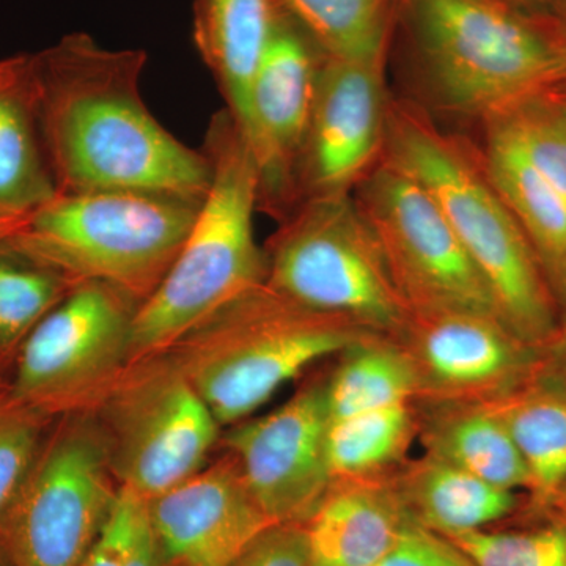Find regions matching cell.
Segmentation results:
<instances>
[{
  "label": "cell",
  "instance_id": "1",
  "mask_svg": "<svg viewBox=\"0 0 566 566\" xmlns=\"http://www.w3.org/2000/svg\"><path fill=\"white\" fill-rule=\"evenodd\" d=\"M41 137L57 192L148 191L202 200L203 151L156 120L140 93L147 54L70 33L31 55Z\"/></svg>",
  "mask_w": 566,
  "mask_h": 566
},
{
  "label": "cell",
  "instance_id": "2",
  "mask_svg": "<svg viewBox=\"0 0 566 566\" xmlns=\"http://www.w3.org/2000/svg\"><path fill=\"white\" fill-rule=\"evenodd\" d=\"M392 46L439 106L493 120L566 85V29L510 0H400Z\"/></svg>",
  "mask_w": 566,
  "mask_h": 566
},
{
  "label": "cell",
  "instance_id": "3",
  "mask_svg": "<svg viewBox=\"0 0 566 566\" xmlns=\"http://www.w3.org/2000/svg\"><path fill=\"white\" fill-rule=\"evenodd\" d=\"M382 158L433 196L485 279L501 322L535 348L549 345L562 307L531 241L491 181L482 153L439 128L422 107L390 102Z\"/></svg>",
  "mask_w": 566,
  "mask_h": 566
},
{
  "label": "cell",
  "instance_id": "4",
  "mask_svg": "<svg viewBox=\"0 0 566 566\" xmlns=\"http://www.w3.org/2000/svg\"><path fill=\"white\" fill-rule=\"evenodd\" d=\"M202 151L210 188L172 268L134 315L129 364L169 352L266 279V256L253 233L260 170L229 112L211 118Z\"/></svg>",
  "mask_w": 566,
  "mask_h": 566
},
{
  "label": "cell",
  "instance_id": "5",
  "mask_svg": "<svg viewBox=\"0 0 566 566\" xmlns=\"http://www.w3.org/2000/svg\"><path fill=\"white\" fill-rule=\"evenodd\" d=\"M376 334L346 316L296 303L263 283L163 354L219 423L234 424L312 364Z\"/></svg>",
  "mask_w": 566,
  "mask_h": 566
},
{
  "label": "cell",
  "instance_id": "6",
  "mask_svg": "<svg viewBox=\"0 0 566 566\" xmlns=\"http://www.w3.org/2000/svg\"><path fill=\"white\" fill-rule=\"evenodd\" d=\"M202 200L148 191L57 192L9 241L74 283H106L140 305L172 268Z\"/></svg>",
  "mask_w": 566,
  "mask_h": 566
},
{
  "label": "cell",
  "instance_id": "7",
  "mask_svg": "<svg viewBox=\"0 0 566 566\" xmlns=\"http://www.w3.org/2000/svg\"><path fill=\"white\" fill-rule=\"evenodd\" d=\"M264 256V283L315 311L346 316L392 338L411 315L352 193L297 203Z\"/></svg>",
  "mask_w": 566,
  "mask_h": 566
},
{
  "label": "cell",
  "instance_id": "8",
  "mask_svg": "<svg viewBox=\"0 0 566 566\" xmlns=\"http://www.w3.org/2000/svg\"><path fill=\"white\" fill-rule=\"evenodd\" d=\"M115 483L96 412L59 416L0 536L11 566H80L117 504Z\"/></svg>",
  "mask_w": 566,
  "mask_h": 566
},
{
  "label": "cell",
  "instance_id": "9",
  "mask_svg": "<svg viewBox=\"0 0 566 566\" xmlns=\"http://www.w3.org/2000/svg\"><path fill=\"white\" fill-rule=\"evenodd\" d=\"M95 412L118 486L145 502L203 469L222 427L166 354L129 364Z\"/></svg>",
  "mask_w": 566,
  "mask_h": 566
},
{
  "label": "cell",
  "instance_id": "10",
  "mask_svg": "<svg viewBox=\"0 0 566 566\" xmlns=\"http://www.w3.org/2000/svg\"><path fill=\"white\" fill-rule=\"evenodd\" d=\"M137 308L106 283H77L21 345L10 392L54 417L91 411L129 365Z\"/></svg>",
  "mask_w": 566,
  "mask_h": 566
},
{
  "label": "cell",
  "instance_id": "11",
  "mask_svg": "<svg viewBox=\"0 0 566 566\" xmlns=\"http://www.w3.org/2000/svg\"><path fill=\"white\" fill-rule=\"evenodd\" d=\"M352 196L411 314L480 312L499 318L485 279L415 177L382 158Z\"/></svg>",
  "mask_w": 566,
  "mask_h": 566
},
{
  "label": "cell",
  "instance_id": "12",
  "mask_svg": "<svg viewBox=\"0 0 566 566\" xmlns=\"http://www.w3.org/2000/svg\"><path fill=\"white\" fill-rule=\"evenodd\" d=\"M412 365L417 403H494L534 381L543 349L480 312L409 315L395 337Z\"/></svg>",
  "mask_w": 566,
  "mask_h": 566
},
{
  "label": "cell",
  "instance_id": "13",
  "mask_svg": "<svg viewBox=\"0 0 566 566\" xmlns=\"http://www.w3.org/2000/svg\"><path fill=\"white\" fill-rule=\"evenodd\" d=\"M387 54L319 59L311 128L296 170V197L352 193L385 155Z\"/></svg>",
  "mask_w": 566,
  "mask_h": 566
},
{
  "label": "cell",
  "instance_id": "14",
  "mask_svg": "<svg viewBox=\"0 0 566 566\" xmlns=\"http://www.w3.org/2000/svg\"><path fill=\"white\" fill-rule=\"evenodd\" d=\"M326 381L303 387L273 412L234 423L227 452L275 524H304L333 485Z\"/></svg>",
  "mask_w": 566,
  "mask_h": 566
},
{
  "label": "cell",
  "instance_id": "15",
  "mask_svg": "<svg viewBox=\"0 0 566 566\" xmlns=\"http://www.w3.org/2000/svg\"><path fill=\"white\" fill-rule=\"evenodd\" d=\"M319 59L312 41L277 11L273 35L251 87L244 139L262 180L260 208L285 218L297 205L296 170L314 111Z\"/></svg>",
  "mask_w": 566,
  "mask_h": 566
},
{
  "label": "cell",
  "instance_id": "16",
  "mask_svg": "<svg viewBox=\"0 0 566 566\" xmlns=\"http://www.w3.org/2000/svg\"><path fill=\"white\" fill-rule=\"evenodd\" d=\"M145 509L166 566H230L275 524L253 497L229 452L145 502Z\"/></svg>",
  "mask_w": 566,
  "mask_h": 566
},
{
  "label": "cell",
  "instance_id": "17",
  "mask_svg": "<svg viewBox=\"0 0 566 566\" xmlns=\"http://www.w3.org/2000/svg\"><path fill=\"white\" fill-rule=\"evenodd\" d=\"M411 521L390 474L334 480L303 528L314 566H378Z\"/></svg>",
  "mask_w": 566,
  "mask_h": 566
},
{
  "label": "cell",
  "instance_id": "18",
  "mask_svg": "<svg viewBox=\"0 0 566 566\" xmlns=\"http://www.w3.org/2000/svg\"><path fill=\"white\" fill-rule=\"evenodd\" d=\"M277 20L275 0H196L193 43L245 136L251 87Z\"/></svg>",
  "mask_w": 566,
  "mask_h": 566
},
{
  "label": "cell",
  "instance_id": "19",
  "mask_svg": "<svg viewBox=\"0 0 566 566\" xmlns=\"http://www.w3.org/2000/svg\"><path fill=\"white\" fill-rule=\"evenodd\" d=\"M394 485L411 520L444 536L493 526L521 505L517 491L495 486L427 453L405 461L394 472Z\"/></svg>",
  "mask_w": 566,
  "mask_h": 566
},
{
  "label": "cell",
  "instance_id": "20",
  "mask_svg": "<svg viewBox=\"0 0 566 566\" xmlns=\"http://www.w3.org/2000/svg\"><path fill=\"white\" fill-rule=\"evenodd\" d=\"M417 438L427 455L505 490L527 491L526 464L490 405L416 403Z\"/></svg>",
  "mask_w": 566,
  "mask_h": 566
},
{
  "label": "cell",
  "instance_id": "21",
  "mask_svg": "<svg viewBox=\"0 0 566 566\" xmlns=\"http://www.w3.org/2000/svg\"><path fill=\"white\" fill-rule=\"evenodd\" d=\"M55 196L36 115L31 55H14L0 61V211H35Z\"/></svg>",
  "mask_w": 566,
  "mask_h": 566
},
{
  "label": "cell",
  "instance_id": "22",
  "mask_svg": "<svg viewBox=\"0 0 566 566\" xmlns=\"http://www.w3.org/2000/svg\"><path fill=\"white\" fill-rule=\"evenodd\" d=\"M482 151L491 181L524 230L562 312L566 308V191L497 134Z\"/></svg>",
  "mask_w": 566,
  "mask_h": 566
},
{
  "label": "cell",
  "instance_id": "23",
  "mask_svg": "<svg viewBox=\"0 0 566 566\" xmlns=\"http://www.w3.org/2000/svg\"><path fill=\"white\" fill-rule=\"evenodd\" d=\"M490 405L526 464L527 493L546 513L566 483V394L534 379Z\"/></svg>",
  "mask_w": 566,
  "mask_h": 566
},
{
  "label": "cell",
  "instance_id": "24",
  "mask_svg": "<svg viewBox=\"0 0 566 566\" xmlns=\"http://www.w3.org/2000/svg\"><path fill=\"white\" fill-rule=\"evenodd\" d=\"M400 0H275L323 57L359 59L392 46Z\"/></svg>",
  "mask_w": 566,
  "mask_h": 566
},
{
  "label": "cell",
  "instance_id": "25",
  "mask_svg": "<svg viewBox=\"0 0 566 566\" xmlns=\"http://www.w3.org/2000/svg\"><path fill=\"white\" fill-rule=\"evenodd\" d=\"M331 419L385 408L417 403L412 365L398 342L371 335L342 353L340 364L326 379Z\"/></svg>",
  "mask_w": 566,
  "mask_h": 566
},
{
  "label": "cell",
  "instance_id": "26",
  "mask_svg": "<svg viewBox=\"0 0 566 566\" xmlns=\"http://www.w3.org/2000/svg\"><path fill=\"white\" fill-rule=\"evenodd\" d=\"M417 438L416 403L385 406L331 419L327 458L334 480L390 475Z\"/></svg>",
  "mask_w": 566,
  "mask_h": 566
},
{
  "label": "cell",
  "instance_id": "27",
  "mask_svg": "<svg viewBox=\"0 0 566 566\" xmlns=\"http://www.w3.org/2000/svg\"><path fill=\"white\" fill-rule=\"evenodd\" d=\"M76 285L10 241L0 244V364H13L33 327Z\"/></svg>",
  "mask_w": 566,
  "mask_h": 566
},
{
  "label": "cell",
  "instance_id": "28",
  "mask_svg": "<svg viewBox=\"0 0 566 566\" xmlns=\"http://www.w3.org/2000/svg\"><path fill=\"white\" fill-rule=\"evenodd\" d=\"M55 419L0 387V536Z\"/></svg>",
  "mask_w": 566,
  "mask_h": 566
},
{
  "label": "cell",
  "instance_id": "29",
  "mask_svg": "<svg viewBox=\"0 0 566 566\" xmlns=\"http://www.w3.org/2000/svg\"><path fill=\"white\" fill-rule=\"evenodd\" d=\"M475 566H566V526L553 520L526 531H480L446 536Z\"/></svg>",
  "mask_w": 566,
  "mask_h": 566
},
{
  "label": "cell",
  "instance_id": "30",
  "mask_svg": "<svg viewBox=\"0 0 566 566\" xmlns=\"http://www.w3.org/2000/svg\"><path fill=\"white\" fill-rule=\"evenodd\" d=\"M378 566H475L463 551L444 535L411 521Z\"/></svg>",
  "mask_w": 566,
  "mask_h": 566
},
{
  "label": "cell",
  "instance_id": "31",
  "mask_svg": "<svg viewBox=\"0 0 566 566\" xmlns=\"http://www.w3.org/2000/svg\"><path fill=\"white\" fill-rule=\"evenodd\" d=\"M230 566H314L303 524H274Z\"/></svg>",
  "mask_w": 566,
  "mask_h": 566
},
{
  "label": "cell",
  "instance_id": "32",
  "mask_svg": "<svg viewBox=\"0 0 566 566\" xmlns=\"http://www.w3.org/2000/svg\"><path fill=\"white\" fill-rule=\"evenodd\" d=\"M142 504L144 501L140 497L120 488L117 504L112 510L102 535L80 566H125L129 538Z\"/></svg>",
  "mask_w": 566,
  "mask_h": 566
},
{
  "label": "cell",
  "instance_id": "33",
  "mask_svg": "<svg viewBox=\"0 0 566 566\" xmlns=\"http://www.w3.org/2000/svg\"><path fill=\"white\" fill-rule=\"evenodd\" d=\"M535 379L566 394V308L562 312L557 334L549 345L543 348L542 364Z\"/></svg>",
  "mask_w": 566,
  "mask_h": 566
},
{
  "label": "cell",
  "instance_id": "34",
  "mask_svg": "<svg viewBox=\"0 0 566 566\" xmlns=\"http://www.w3.org/2000/svg\"><path fill=\"white\" fill-rule=\"evenodd\" d=\"M125 566H163L158 547H156L155 538H153L150 524H148L145 501L140 506L136 523H134Z\"/></svg>",
  "mask_w": 566,
  "mask_h": 566
},
{
  "label": "cell",
  "instance_id": "35",
  "mask_svg": "<svg viewBox=\"0 0 566 566\" xmlns=\"http://www.w3.org/2000/svg\"><path fill=\"white\" fill-rule=\"evenodd\" d=\"M33 211L31 212H10L0 211V244L9 241L14 234L21 232L28 222L31 221Z\"/></svg>",
  "mask_w": 566,
  "mask_h": 566
},
{
  "label": "cell",
  "instance_id": "36",
  "mask_svg": "<svg viewBox=\"0 0 566 566\" xmlns=\"http://www.w3.org/2000/svg\"><path fill=\"white\" fill-rule=\"evenodd\" d=\"M546 513L553 517V520L566 526V483L565 486L562 488L560 493H558L556 501L553 502V505H551V509L547 510Z\"/></svg>",
  "mask_w": 566,
  "mask_h": 566
},
{
  "label": "cell",
  "instance_id": "37",
  "mask_svg": "<svg viewBox=\"0 0 566 566\" xmlns=\"http://www.w3.org/2000/svg\"><path fill=\"white\" fill-rule=\"evenodd\" d=\"M545 99L554 107V111L557 112L558 117H560V120L566 126V85Z\"/></svg>",
  "mask_w": 566,
  "mask_h": 566
},
{
  "label": "cell",
  "instance_id": "38",
  "mask_svg": "<svg viewBox=\"0 0 566 566\" xmlns=\"http://www.w3.org/2000/svg\"><path fill=\"white\" fill-rule=\"evenodd\" d=\"M510 2L524 7V9L554 13V3H556V0H510Z\"/></svg>",
  "mask_w": 566,
  "mask_h": 566
},
{
  "label": "cell",
  "instance_id": "39",
  "mask_svg": "<svg viewBox=\"0 0 566 566\" xmlns=\"http://www.w3.org/2000/svg\"><path fill=\"white\" fill-rule=\"evenodd\" d=\"M554 14H556L558 21L566 29V0H556V3H554Z\"/></svg>",
  "mask_w": 566,
  "mask_h": 566
},
{
  "label": "cell",
  "instance_id": "40",
  "mask_svg": "<svg viewBox=\"0 0 566 566\" xmlns=\"http://www.w3.org/2000/svg\"><path fill=\"white\" fill-rule=\"evenodd\" d=\"M0 566H11L9 557L3 553L2 546H0Z\"/></svg>",
  "mask_w": 566,
  "mask_h": 566
},
{
  "label": "cell",
  "instance_id": "41",
  "mask_svg": "<svg viewBox=\"0 0 566 566\" xmlns=\"http://www.w3.org/2000/svg\"><path fill=\"white\" fill-rule=\"evenodd\" d=\"M7 385H2V381H0V387H6Z\"/></svg>",
  "mask_w": 566,
  "mask_h": 566
},
{
  "label": "cell",
  "instance_id": "42",
  "mask_svg": "<svg viewBox=\"0 0 566 566\" xmlns=\"http://www.w3.org/2000/svg\"><path fill=\"white\" fill-rule=\"evenodd\" d=\"M163 566H166V565H163Z\"/></svg>",
  "mask_w": 566,
  "mask_h": 566
}]
</instances>
